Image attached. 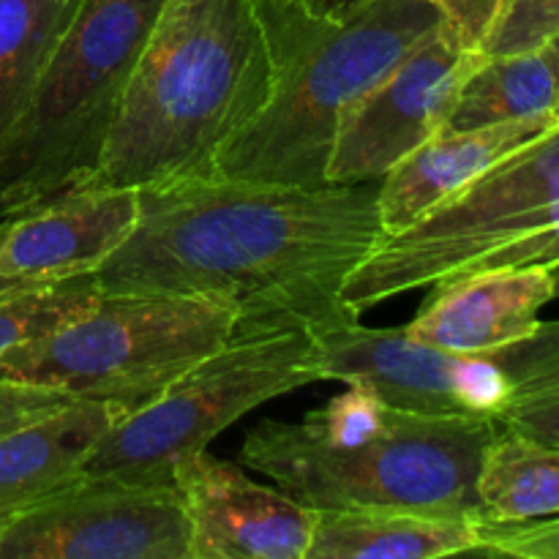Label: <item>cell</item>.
<instances>
[{"instance_id":"cell-1","label":"cell","mask_w":559,"mask_h":559,"mask_svg":"<svg viewBox=\"0 0 559 559\" xmlns=\"http://www.w3.org/2000/svg\"><path fill=\"white\" fill-rule=\"evenodd\" d=\"M385 240L369 183L284 186L189 175L140 189L131 238L93 273L102 293L218 300L235 336L358 322L355 267Z\"/></svg>"},{"instance_id":"cell-2","label":"cell","mask_w":559,"mask_h":559,"mask_svg":"<svg viewBox=\"0 0 559 559\" xmlns=\"http://www.w3.org/2000/svg\"><path fill=\"white\" fill-rule=\"evenodd\" d=\"M271 91L254 0H164L82 186L147 189L211 173Z\"/></svg>"},{"instance_id":"cell-3","label":"cell","mask_w":559,"mask_h":559,"mask_svg":"<svg viewBox=\"0 0 559 559\" xmlns=\"http://www.w3.org/2000/svg\"><path fill=\"white\" fill-rule=\"evenodd\" d=\"M497 431L491 418L413 413L349 385L298 424L260 420L240 459L311 511L484 519L478 475Z\"/></svg>"},{"instance_id":"cell-4","label":"cell","mask_w":559,"mask_h":559,"mask_svg":"<svg viewBox=\"0 0 559 559\" xmlns=\"http://www.w3.org/2000/svg\"><path fill=\"white\" fill-rule=\"evenodd\" d=\"M271 52V91L211 173L284 186L328 183L344 115L442 22L426 0H377L331 20L300 0H254Z\"/></svg>"},{"instance_id":"cell-5","label":"cell","mask_w":559,"mask_h":559,"mask_svg":"<svg viewBox=\"0 0 559 559\" xmlns=\"http://www.w3.org/2000/svg\"><path fill=\"white\" fill-rule=\"evenodd\" d=\"M164 0H80L0 145V218L96 173L126 82Z\"/></svg>"},{"instance_id":"cell-6","label":"cell","mask_w":559,"mask_h":559,"mask_svg":"<svg viewBox=\"0 0 559 559\" xmlns=\"http://www.w3.org/2000/svg\"><path fill=\"white\" fill-rule=\"evenodd\" d=\"M235 322V309L194 295L102 293L74 320L9 349L0 380L136 409L224 347Z\"/></svg>"},{"instance_id":"cell-7","label":"cell","mask_w":559,"mask_h":559,"mask_svg":"<svg viewBox=\"0 0 559 559\" xmlns=\"http://www.w3.org/2000/svg\"><path fill=\"white\" fill-rule=\"evenodd\" d=\"M320 380L306 331L233 336L186 369L156 399L126 413L104 435L82 475L164 484L178 459L205 451L213 437L260 404Z\"/></svg>"},{"instance_id":"cell-8","label":"cell","mask_w":559,"mask_h":559,"mask_svg":"<svg viewBox=\"0 0 559 559\" xmlns=\"http://www.w3.org/2000/svg\"><path fill=\"white\" fill-rule=\"evenodd\" d=\"M320 380L364 385L393 407L424 415L491 418L527 393L559 385V322L486 353H453L424 344L404 328L360 322L311 333Z\"/></svg>"},{"instance_id":"cell-9","label":"cell","mask_w":559,"mask_h":559,"mask_svg":"<svg viewBox=\"0 0 559 559\" xmlns=\"http://www.w3.org/2000/svg\"><path fill=\"white\" fill-rule=\"evenodd\" d=\"M559 222V123L442 202L404 233L382 240L344 284L353 311L440 278L506 240Z\"/></svg>"},{"instance_id":"cell-10","label":"cell","mask_w":559,"mask_h":559,"mask_svg":"<svg viewBox=\"0 0 559 559\" xmlns=\"http://www.w3.org/2000/svg\"><path fill=\"white\" fill-rule=\"evenodd\" d=\"M0 559H189V522L173 480L76 475L16 508Z\"/></svg>"},{"instance_id":"cell-11","label":"cell","mask_w":559,"mask_h":559,"mask_svg":"<svg viewBox=\"0 0 559 559\" xmlns=\"http://www.w3.org/2000/svg\"><path fill=\"white\" fill-rule=\"evenodd\" d=\"M486 52L467 49L440 22L426 33L338 126L328 183H371L445 129L467 76Z\"/></svg>"},{"instance_id":"cell-12","label":"cell","mask_w":559,"mask_h":559,"mask_svg":"<svg viewBox=\"0 0 559 559\" xmlns=\"http://www.w3.org/2000/svg\"><path fill=\"white\" fill-rule=\"evenodd\" d=\"M173 484L189 522V559H306L317 511L282 489L251 480L235 464L191 453Z\"/></svg>"},{"instance_id":"cell-13","label":"cell","mask_w":559,"mask_h":559,"mask_svg":"<svg viewBox=\"0 0 559 559\" xmlns=\"http://www.w3.org/2000/svg\"><path fill=\"white\" fill-rule=\"evenodd\" d=\"M136 222V189L76 186L9 218L0 240V276L33 287L93 276L131 238Z\"/></svg>"},{"instance_id":"cell-14","label":"cell","mask_w":559,"mask_h":559,"mask_svg":"<svg viewBox=\"0 0 559 559\" xmlns=\"http://www.w3.org/2000/svg\"><path fill=\"white\" fill-rule=\"evenodd\" d=\"M431 287V300L404 331L453 353H486L533 336L540 309L557 298L555 273L544 265L453 273Z\"/></svg>"},{"instance_id":"cell-15","label":"cell","mask_w":559,"mask_h":559,"mask_svg":"<svg viewBox=\"0 0 559 559\" xmlns=\"http://www.w3.org/2000/svg\"><path fill=\"white\" fill-rule=\"evenodd\" d=\"M557 123L559 115H535L484 129L437 131L380 178L377 207L385 238L418 224L435 207L489 173L497 162L544 136Z\"/></svg>"},{"instance_id":"cell-16","label":"cell","mask_w":559,"mask_h":559,"mask_svg":"<svg viewBox=\"0 0 559 559\" xmlns=\"http://www.w3.org/2000/svg\"><path fill=\"white\" fill-rule=\"evenodd\" d=\"M131 413L120 402L71 399L55 413L0 435V508H22L82 475L109 429Z\"/></svg>"},{"instance_id":"cell-17","label":"cell","mask_w":559,"mask_h":559,"mask_svg":"<svg viewBox=\"0 0 559 559\" xmlns=\"http://www.w3.org/2000/svg\"><path fill=\"white\" fill-rule=\"evenodd\" d=\"M478 519L424 511H317L306 559H437L478 551Z\"/></svg>"},{"instance_id":"cell-18","label":"cell","mask_w":559,"mask_h":559,"mask_svg":"<svg viewBox=\"0 0 559 559\" xmlns=\"http://www.w3.org/2000/svg\"><path fill=\"white\" fill-rule=\"evenodd\" d=\"M535 115H559V49L555 41L527 52L486 55L459 91L445 129H484Z\"/></svg>"},{"instance_id":"cell-19","label":"cell","mask_w":559,"mask_h":559,"mask_svg":"<svg viewBox=\"0 0 559 559\" xmlns=\"http://www.w3.org/2000/svg\"><path fill=\"white\" fill-rule=\"evenodd\" d=\"M486 522H535L559 516V442L500 426L478 475Z\"/></svg>"},{"instance_id":"cell-20","label":"cell","mask_w":559,"mask_h":559,"mask_svg":"<svg viewBox=\"0 0 559 559\" xmlns=\"http://www.w3.org/2000/svg\"><path fill=\"white\" fill-rule=\"evenodd\" d=\"M80 0H0V145Z\"/></svg>"},{"instance_id":"cell-21","label":"cell","mask_w":559,"mask_h":559,"mask_svg":"<svg viewBox=\"0 0 559 559\" xmlns=\"http://www.w3.org/2000/svg\"><path fill=\"white\" fill-rule=\"evenodd\" d=\"M102 289L93 276L66 278V282L41 284L20 289L0 298V360L16 344L44 336L52 328L74 320L98 300Z\"/></svg>"},{"instance_id":"cell-22","label":"cell","mask_w":559,"mask_h":559,"mask_svg":"<svg viewBox=\"0 0 559 559\" xmlns=\"http://www.w3.org/2000/svg\"><path fill=\"white\" fill-rule=\"evenodd\" d=\"M559 36V0H513L486 38V55L538 49Z\"/></svg>"},{"instance_id":"cell-23","label":"cell","mask_w":559,"mask_h":559,"mask_svg":"<svg viewBox=\"0 0 559 559\" xmlns=\"http://www.w3.org/2000/svg\"><path fill=\"white\" fill-rule=\"evenodd\" d=\"M478 551L475 555L559 559V516L535 522H486L478 519Z\"/></svg>"},{"instance_id":"cell-24","label":"cell","mask_w":559,"mask_h":559,"mask_svg":"<svg viewBox=\"0 0 559 559\" xmlns=\"http://www.w3.org/2000/svg\"><path fill=\"white\" fill-rule=\"evenodd\" d=\"M527 265H559V222L549 227L533 229L527 235L506 240V243L495 246L486 254L475 257L464 267L453 273H473V271H489V267H527ZM451 273V276H453Z\"/></svg>"},{"instance_id":"cell-25","label":"cell","mask_w":559,"mask_h":559,"mask_svg":"<svg viewBox=\"0 0 559 559\" xmlns=\"http://www.w3.org/2000/svg\"><path fill=\"white\" fill-rule=\"evenodd\" d=\"M426 3L440 11L442 22L456 33L464 47L484 52L486 38L491 36L513 0H426Z\"/></svg>"},{"instance_id":"cell-26","label":"cell","mask_w":559,"mask_h":559,"mask_svg":"<svg viewBox=\"0 0 559 559\" xmlns=\"http://www.w3.org/2000/svg\"><path fill=\"white\" fill-rule=\"evenodd\" d=\"M71 399L74 396L63 391H52V388L0 380V435L20 429V426L31 424V420L41 418V415L55 413L58 407L69 404Z\"/></svg>"},{"instance_id":"cell-27","label":"cell","mask_w":559,"mask_h":559,"mask_svg":"<svg viewBox=\"0 0 559 559\" xmlns=\"http://www.w3.org/2000/svg\"><path fill=\"white\" fill-rule=\"evenodd\" d=\"M500 426L544 442H559V385L516 399L500 415Z\"/></svg>"},{"instance_id":"cell-28","label":"cell","mask_w":559,"mask_h":559,"mask_svg":"<svg viewBox=\"0 0 559 559\" xmlns=\"http://www.w3.org/2000/svg\"><path fill=\"white\" fill-rule=\"evenodd\" d=\"M309 11L320 16H331V20H347V16L358 14L366 5L377 3V0H300Z\"/></svg>"},{"instance_id":"cell-29","label":"cell","mask_w":559,"mask_h":559,"mask_svg":"<svg viewBox=\"0 0 559 559\" xmlns=\"http://www.w3.org/2000/svg\"><path fill=\"white\" fill-rule=\"evenodd\" d=\"M5 224H9V218H0V240H3V235H5ZM31 287L33 284L11 282V278L0 276V298H3V295H11V293H20V289H31ZM38 287H41V284H38Z\"/></svg>"},{"instance_id":"cell-30","label":"cell","mask_w":559,"mask_h":559,"mask_svg":"<svg viewBox=\"0 0 559 559\" xmlns=\"http://www.w3.org/2000/svg\"><path fill=\"white\" fill-rule=\"evenodd\" d=\"M14 511H16V508H0V535H3L5 524H9L11 516H14Z\"/></svg>"},{"instance_id":"cell-31","label":"cell","mask_w":559,"mask_h":559,"mask_svg":"<svg viewBox=\"0 0 559 559\" xmlns=\"http://www.w3.org/2000/svg\"><path fill=\"white\" fill-rule=\"evenodd\" d=\"M551 273H555V287H557V298H559V265L551 267Z\"/></svg>"},{"instance_id":"cell-32","label":"cell","mask_w":559,"mask_h":559,"mask_svg":"<svg viewBox=\"0 0 559 559\" xmlns=\"http://www.w3.org/2000/svg\"><path fill=\"white\" fill-rule=\"evenodd\" d=\"M555 47H557V49H559V36H557V38H555Z\"/></svg>"}]
</instances>
